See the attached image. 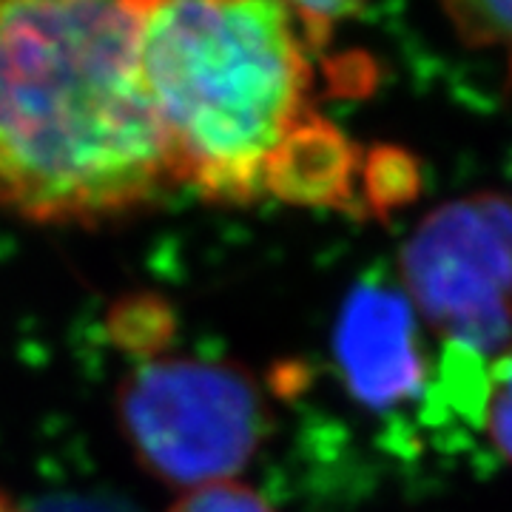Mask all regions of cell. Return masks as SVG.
Returning a JSON list of instances; mask_svg holds the SVG:
<instances>
[{
  "instance_id": "obj_5",
  "label": "cell",
  "mask_w": 512,
  "mask_h": 512,
  "mask_svg": "<svg viewBox=\"0 0 512 512\" xmlns=\"http://www.w3.org/2000/svg\"><path fill=\"white\" fill-rule=\"evenodd\" d=\"M333 356L353 399L367 410H399L430 387L419 316L399 285L373 276L348 293L333 328Z\"/></svg>"
},
{
  "instance_id": "obj_9",
  "label": "cell",
  "mask_w": 512,
  "mask_h": 512,
  "mask_svg": "<svg viewBox=\"0 0 512 512\" xmlns=\"http://www.w3.org/2000/svg\"><path fill=\"white\" fill-rule=\"evenodd\" d=\"M279 3H285L288 9H293L316 32L330 37V26L350 18V15H356L367 0H279Z\"/></svg>"
},
{
  "instance_id": "obj_3",
  "label": "cell",
  "mask_w": 512,
  "mask_h": 512,
  "mask_svg": "<svg viewBox=\"0 0 512 512\" xmlns=\"http://www.w3.org/2000/svg\"><path fill=\"white\" fill-rule=\"evenodd\" d=\"M117 410L148 473L188 490L234 481L268 433L259 384L242 367L208 359H157L131 370Z\"/></svg>"
},
{
  "instance_id": "obj_6",
  "label": "cell",
  "mask_w": 512,
  "mask_h": 512,
  "mask_svg": "<svg viewBox=\"0 0 512 512\" xmlns=\"http://www.w3.org/2000/svg\"><path fill=\"white\" fill-rule=\"evenodd\" d=\"M439 6L464 46L512 52V0H439Z\"/></svg>"
},
{
  "instance_id": "obj_4",
  "label": "cell",
  "mask_w": 512,
  "mask_h": 512,
  "mask_svg": "<svg viewBox=\"0 0 512 512\" xmlns=\"http://www.w3.org/2000/svg\"><path fill=\"white\" fill-rule=\"evenodd\" d=\"M399 288L441 345L493 359L512 339V197L476 191L427 211L399 251Z\"/></svg>"
},
{
  "instance_id": "obj_10",
  "label": "cell",
  "mask_w": 512,
  "mask_h": 512,
  "mask_svg": "<svg viewBox=\"0 0 512 512\" xmlns=\"http://www.w3.org/2000/svg\"><path fill=\"white\" fill-rule=\"evenodd\" d=\"M0 512H20V510L12 504V501H9V498H6V495L0 493Z\"/></svg>"
},
{
  "instance_id": "obj_2",
  "label": "cell",
  "mask_w": 512,
  "mask_h": 512,
  "mask_svg": "<svg viewBox=\"0 0 512 512\" xmlns=\"http://www.w3.org/2000/svg\"><path fill=\"white\" fill-rule=\"evenodd\" d=\"M174 185L134 0H0V205L100 225Z\"/></svg>"
},
{
  "instance_id": "obj_8",
  "label": "cell",
  "mask_w": 512,
  "mask_h": 512,
  "mask_svg": "<svg viewBox=\"0 0 512 512\" xmlns=\"http://www.w3.org/2000/svg\"><path fill=\"white\" fill-rule=\"evenodd\" d=\"M168 512H276L254 487L242 481H217L194 487Z\"/></svg>"
},
{
  "instance_id": "obj_7",
  "label": "cell",
  "mask_w": 512,
  "mask_h": 512,
  "mask_svg": "<svg viewBox=\"0 0 512 512\" xmlns=\"http://www.w3.org/2000/svg\"><path fill=\"white\" fill-rule=\"evenodd\" d=\"M478 430L487 436L495 456L512 467V339L495 353L487 367Z\"/></svg>"
},
{
  "instance_id": "obj_1",
  "label": "cell",
  "mask_w": 512,
  "mask_h": 512,
  "mask_svg": "<svg viewBox=\"0 0 512 512\" xmlns=\"http://www.w3.org/2000/svg\"><path fill=\"white\" fill-rule=\"evenodd\" d=\"M174 183L217 205L356 211L367 157L316 109V32L279 0H134Z\"/></svg>"
}]
</instances>
